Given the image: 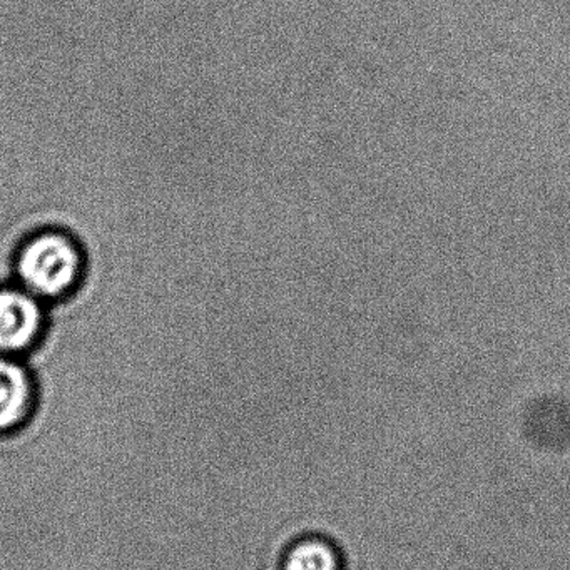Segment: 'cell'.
<instances>
[{
  "label": "cell",
  "instance_id": "7a4b0ae2",
  "mask_svg": "<svg viewBox=\"0 0 570 570\" xmlns=\"http://www.w3.org/2000/svg\"><path fill=\"white\" fill-rule=\"evenodd\" d=\"M41 305L26 289L0 288V353L24 352L41 335Z\"/></svg>",
  "mask_w": 570,
  "mask_h": 570
},
{
  "label": "cell",
  "instance_id": "3957f363",
  "mask_svg": "<svg viewBox=\"0 0 570 570\" xmlns=\"http://www.w3.org/2000/svg\"><path fill=\"white\" fill-rule=\"evenodd\" d=\"M35 386L24 366L0 356V433L18 429L32 409Z\"/></svg>",
  "mask_w": 570,
  "mask_h": 570
},
{
  "label": "cell",
  "instance_id": "6da1fadb",
  "mask_svg": "<svg viewBox=\"0 0 570 570\" xmlns=\"http://www.w3.org/2000/svg\"><path fill=\"white\" fill-rule=\"evenodd\" d=\"M82 256L62 233L49 232L29 239L18 258V275L36 298H59L78 285Z\"/></svg>",
  "mask_w": 570,
  "mask_h": 570
},
{
  "label": "cell",
  "instance_id": "277c9868",
  "mask_svg": "<svg viewBox=\"0 0 570 570\" xmlns=\"http://www.w3.org/2000/svg\"><path fill=\"white\" fill-rule=\"evenodd\" d=\"M283 570H343L342 556L330 540L308 537L289 547Z\"/></svg>",
  "mask_w": 570,
  "mask_h": 570
}]
</instances>
